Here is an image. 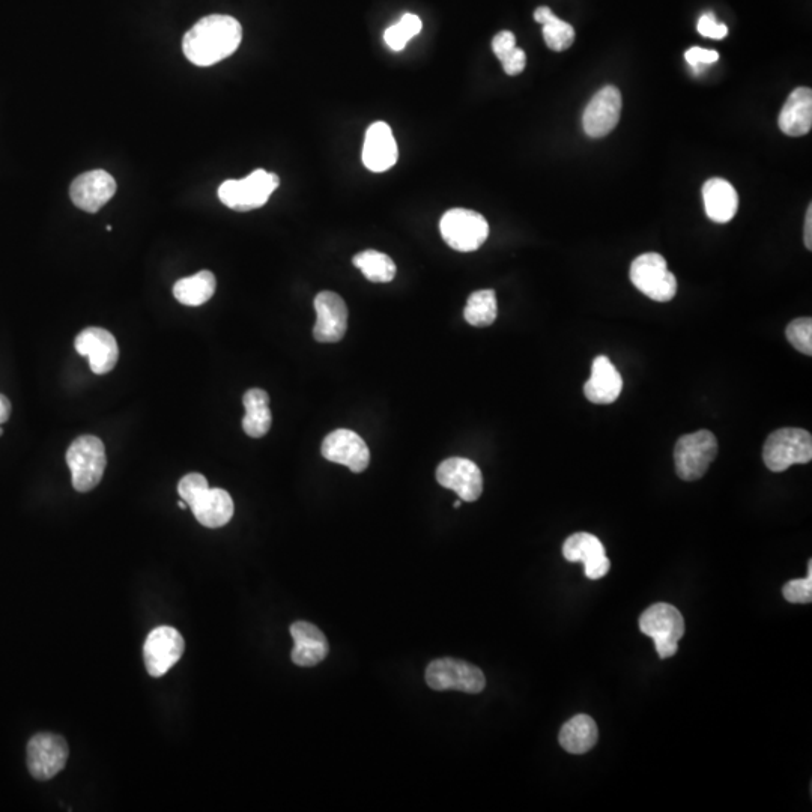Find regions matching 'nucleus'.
Wrapping results in <instances>:
<instances>
[{
	"mask_svg": "<svg viewBox=\"0 0 812 812\" xmlns=\"http://www.w3.org/2000/svg\"><path fill=\"white\" fill-rule=\"evenodd\" d=\"M631 280L650 300L667 303L677 294V279L659 253H644L631 265Z\"/></svg>",
	"mask_w": 812,
	"mask_h": 812,
	"instance_id": "0eeeda50",
	"label": "nucleus"
},
{
	"mask_svg": "<svg viewBox=\"0 0 812 812\" xmlns=\"http://www.w3.org/2000/svg\"><path fill=\"white\" fill-rule=\"evenodd\" d=\"M500 62L507 76H518V74H521L522 71L525 70L527 55H525L524 50L515 47V49H513L509 55L504 56Z\"/></svg>",
	"mask_w": 812,
	"mask_h": 812,
	"instance_id": "e433bc0d",
	"label": "nucleus"
},
{
	"mask_svg": "<svg viewBox=\"0 0 812 812\" xmlns=\"http://www.w3.org/2000/svg\"><path fill=\"white\" fill-rule=\"evenodd\" d=\"M622 390V375L609 358L605 355L594 358L590 379L584 385L585 397L596 405H609L619 399Z\"/></svg>",
	"mask_w": 812,
	"mask_h": 812,
	"instance_id": "aec40b11",
	"label": "nucleus"
},
{
	"mask_svg": "<svg viewBox=\"0 0 812 812\" xmlns=\"http://www.w3.org/2000/svg\"><path fill=\"white\" fill-rule=\"evenodd\" d=\"M563 557L570 563H584L585 575L590 579L603 578L611 569L605 546L590 533H576L566 539Z\"/></svg>",
	"mask_w": 812,
	"mask_h": 812,
	"instance_id": "a211bd4d",
	"label": "nucleus"
},
{
	"mask_svg": "<svg viewBox=\"0 0 812 812\" xmlns=\"http://www.w3.org/2000/svg\"><path fill=\"white\" fill-rule=\"evenodd\" d=\"M194 518L207 528L225 527L234 516V501L225 489L210 488L190 507Z\"/></svg>",
	"mask_w": 812,
	"mask_h": 812,
	"instance_id": "4be33fe9",
	"label": "nucleus"
},
{
	"mask_svg": "<svg viewBox=\"0 0 812 812\" xmlns=\"http://www.w3.org/2000/svg\"><path fill=\"white\" fill-rule=\"evenodd\" d=\"M516 46V37L515 34H512L510 31H503L500 34L495 35L494 40H492V50H494L495 56L498 59H503L504 56L509 55Z\"/></svg>",
	"mask_w": 812,
	"mask_h": 812,
	"instance_id": "4c0bfd02",
	"label": "nucleus"
},
{
	"mask_svg": "<svg viewBox=\"0 0 812 812\" xmlns=\"http://www.w3.org/2000/svg\"><path fill=\"white\" fill-rule=\"evenodd\" d=\"M116 181L104 170H91L74 179L70 188L74 205L85 213H98L115 196Z\"/></svg>",
	"mask_w": 812,
	"mask_h": 812,
	"instance_id": "dca6fc26",
	"label": "nucleus"
},
{
	"mask_svg": "<svg viewBox=\"0 0 812 812\" xmlns=\"http://www.w3.org/2000/svg\"><path fill=\"white\" fill-rule=\"evenodd\" d=\"M74 346L80 355L88 357L89 366L97 375H106L118 363V342L115 336L104 328H86L76 337Z\"/></svg>",
	"mask_w": 812,
	"mask_h": 812,
	"instance_id": "f3484780",
	"label": "nucleus"
},
{
	"mask_svg": "<svg viewBox=\"0 0 812 812\" xmlns=\"http://www.w3.org/2000/svg\"><path fill=\"white\" fill-rule=\"evenodd\" d=\"M534 20L543 26V38L546 46L554 52H564L575 41V29L569 23L558 19L548 7H539L534 11Z\"/></svg>",
	"mask_w": 812,
	"mask_h": 812,
	"instance_id": "cd10ccee",
	"label": "nucleus"
},
{
	"mask_svg": "<svg viewBox=\"0 0 812 812\" xmlns=\"http://www.w3.org/2000/svg\"><path fill=\"white\" fill-rule=\"evenodd\" d=\"M67 742L53 733L35 734L28 743V769L38 781L55 778L68 761Z\"/></svg>",
	"mask_w": 812,
	"mask_h": 812,
	"instance_id": "9d476101",
	"label": "nucleus"
},
{
	"mask_svg": "<svg viewBox=\"0 0 812 812\" xmlns=\"http://www.w3.org/2000/svg\"><path fill=\"white\" fill-rule=\"evenodd\" d=\"M787 602L811 603L812 600V561L808 564V576L802 579H793L782 588Z\"/></svg>",
	"mask_w": 812,
	"mask_h": 812,
	"instance_id": "473e14b6",
	"label": "nucleus"
},
{
	"mask_svg": "<svg viewBox=\"0 0 812 812\" xmlns=\"http://www.w3.org/2000/svg\"><path fill=\"white\" fill-rule=\"evenodd\" d=\"M640 629L655 641L659 658L668 659L679 649V641L685 635V620L676 606L661 602L644 611Z\"/></svg>",
	"mask_w": 812,
	"mask_h": 812,
	"instance_id": "20e7f679",
	"label": "nucleus"
},
{
	"mask_svg": "<svg viewBox=\"0 0 812 812\" xmlns=\"http://www.w3.org/2000/svg\"><path fill=\"white\" fill-rule=\"evenodd\" d=\"M216 286V277L211 271H199L194 276L178 280L173 285V295L185 306H202L213 298Z\"/></svg>",
	"mask_w": 812,
	"mask_h": 812,
	"instance_id": "bb28decb",
	"label": "nucleus"
},
{
	"mask_svg": "<svg viewBox=\"0 0 812 812\" xmlns=\"http://www.w3.org/2000/svg\"><path fill=\"white\" fill-rule=\"evenodd\" d=\"M788 342L791 346L802 352L805 355H812V319L799 318L794 319L788 324L785 330Z\"/></svg>",
	"mask_w": 812,
	"mask_h": 812,
	"instance_id": "2f4dec72",
	"label": "nucleus"
},
{
	"mask_svg": "<svg viewBox=\"0 0 812 812\" xmlns=\"http://www.w3.org/2000/svg\"><path fill=\"white\" fill-rule=\"evenodd\" d=\"M182 635L170 626L154 629L143 647L145 667L152 677H163L184 655Z\"/></svg>",
	"mask_w": 812,
	"mask_h": 812,
	"instance_id": "9b49d317",
	"label": "nucleus"
},
{
	"mask_svg": "<svg viewBox=\"0 0 812 812\" xmlns=\"http://www.w3.org/2000/svg\"><path fill=\"white\" fill-rule=\"evenodd\" d=\"M423 23L416 14H403L402 19L396 25L390 26L385 31L384 41L393 52H400L405 49L414 37L422 32Z\"/></svg>",
	"mask_w": 812,
	"mask_h": 812,
	"instance_id": "7c9ffc66",
	"label": "nucleus"
},
{
	"mask_svg": "<svg viewBox=\"0 0 812 812\" xmlns=\"http://www.w3.org/2000/svg\"><path fill=\"white\" fill-rule=\"evenodd\" d=\"M291 635L295 643L291 659L298 667H315L327 658L330 652L327 638L312 623H294L291 626Z\"/></svg>",
	"mask_w": 812,
	"mask_h": 812,
	"instance_id": "412c9836",
	"label": "nucleus"
},
{
	"mask_svg": "<svg viewBox=\"0 0 812 812\" xmlns=\"http://www.w3.org/2000/svg\"><path fill=\"white\" fill-rule=\"evenodd\" d=\"M399 151L396 139L387 122L370 125L364 137L363 163L375 173L387 172L396 164Z\"/></svg>",
	"mask_w": 812,
	"mask_h": 812,
	"instance_id": "6ab92c4d",
	"label": "nucleus"
},
{
	"mask_svg": "<svg viewBox=\"0 0 812 812\" xmlns=\"http://www.w3.org/2000/svg\"><path fill=\"white\" fill-rule=\"evenodd\" d=\"M437 480L443 488L456 492L467 503L479 500L483 492L482 471L470 459L450 458L441 462Z\"/></svg>",
	"mask_w": 812,
	"mask_h": 812,
	"instance_id": "4468645a",
	"label": "nucleus"
},
{
	"mask_svg": "<svg viewBox=\"0 0 812 812\" xmlns=\"http://www.w3.org/2000/svg\"><path fill=\"white\" fill-rule=\"evenodd\" d=\"M207 489H210L208 480L199 473L187 474V476L182 477L178 485L179 497H181L182 501H185L188 507L193 506L197 498Z\"/></svg>",
	"mask_w": 812,
	"mask_h": 812,
	"instance_id": "72a5a7b5",
	"label": "nucleus"
},
{
	"mask_svg": "<svg viewBox=\"0 0 812 812\" xmlns=\"http://www.w3.org/2000/svg\"><path fill=\"white\" fill-rule=\"evenodd\" d=\"M812 127V92L797 88L791 92L779 113V128L790 137L805 136Z\"/></svg>",
	"mask_w": 812,
	"mask_h": 812,
	"instance_id": "5701e85b",
	"label": "nucleus"
},
{
	"mask_svg": "<svg viewBox=\"0 0 812 812\" xmlns=\"http://www.w3.org/2000/svg\"><path fill=\"white\" fill-rule=\"evenodd\" d=\"M718 456V440L710 431H697L677 441L674 449L677 476L685 482L700 480Z\"/></svg>",
	"mask_w": 812,
	"mask_h": 812,
	"instance_id": "423d86ee",
	"label": "nucleus"
},
{
	"mask_svg": "<svg viewBox=\"0 0 812 812\" xmlns=\"http://www.w3.org/2000/svg\"><path fill=\"white\" fill-rule=\"evenodd\" d=\"M622 107V94L616 86L600 89L585 107L582 116L585 134L593 139L608 136L619 124Z\"/></svg>",
	"mask_w": 812,
	"mask_h": 812,
	"instance_id": "f8f14e48",
	"label": "nucleus"
},
{
	"mask_svg": "<svg viewBox=\"0 0 812 812\" xmlns=\"http://www.w3.org/2000/svg\"><path fill=\"white\" fill-rule=\"evenodd\" d=\"M2 435H4V431H2V428H0V437H2Z\"/></svg>",
	"mask_w": 812,
	"mask_h": 812,
	"instance_id": "79ce46f5",
	"label": "nucleus"
},
{
	"mask_svg": "<svg viewBox=\"0 0 812 812\" xmlns=\"http://www.w3.org/2000/svg\"><path fill=\"white\" fill-rule=\"evenodd\" d=\"M11 402L5 394H0V425L7 423L11 416Z\"/></svg>",
	"mask_w": 812,
	"mask_h": 812,
	"instance_id": "58836bf2",
	"label": "nucleus"
},
{
	"mask_svg": "<svg viewBox=\"0 0 812 812\" xmlns=\"http://www.w3.org/2000/svg\"><path fill=\"white\" fill-rule=\"evenodd\" d=\"M498 315L497 295L492 289L474 292L465 307V321L473 327H489Z\"/></svg>",
	"mask_w": 812,
	"mask_h": 812,
	"instance_id": "c756f323",
	"label": "nucleus"
},
{
	"mask_svg": "<svg viewBox=\"0 0 812 812\" xmlns=\"http://www.w3.org/2000/svg\"><path fill=\"white\" fill-rule=\"evenodd\" d=\"M599 739L596 722L588 715H576L561 727V748L569 754L581 755L591 751Z\"/></svg>",
	"mask_w": 812,
	"mask_h": 812,
	"instance_id": "393cba45",
	"label": "nucleus"
},
{
	"mask_svg": "<svg viewBox=\"0 0 812 812\" xmlns=\"http://www.w3.org/2000/svg\"><path fill=\"white\" fill-rule=\"evenodd\" d=\"M703 199L707 217L713 222L728 223L736 216L739 196L727 179H709L703 187Z\"/></svg>",
	"mask_w": 812,
	"mask_h": 812,
	"instance_id": "b1692460",
	"label": "nucleus"
},
{
	"mask_svg": "<svg viewBox=\"0 0 812 812\" xmlns=\"http://www.w3.org/2000/svg\"><path fill=\"white\" fill-rule=\"evenodd\" d=\"M763 459L773 473H782L793 465L808 464L812 459L811 434L805 429H778L767 437Z\"/></svg>",
	"mask_w": 812,
	"mask_h": 812,
	"instance_id": "39448f33",
	"label": "nucleus"
},
{
	"mask_svg": "<svg viewBox=\"0 0 812 812\" xmlns=\"http://www.w3.org/2000/svg\"><path fill=\"white\" fill-rule=\"evenodd\" d=\"M67 464L76 491L89 492L100 485L106 470V447L100 438L83 435L73 441L67 452Z\"/></svg>",
	"mask_w": 812,
	"mask_h": 812,
	"instance_id": "7ed1b4c3",
	"label": "nucleus"
},
{
	"mask_svg": "<svg viewBox=\"0 0 812 812\" xmlns=\"http://www.w3.org/2000/svg\"><path fill=\"white\" fill-rule=\"evenodd\" d=\"M352 262L370 282L388 283L396 277V264L385 253L364 250L355 255Z\"/></svg>",
	"mask_w": 812,
	"mask_h": 812,
	"instance_id": "c85d7f7f",
	"label": "nucleus"
},
{
	"mask_svg": "<svg viewBox=\"0 0 812 812\" xmlns=\"http://www.w3.org/2000/svg\"><path fill=\"white\" fill-rule=\"evenodd\" d=\"M443 240L458 252H476L489 237V225L482 214L465 208H453L440 222Z\"/></svg>",
	"mask_w": 812,
	"mask_h": 812,
	"instance_id": "6e6552de",
	"label": "nucleus"
},
{
	"mask_svg": "<svg viewBox=\"0 0 812 812\" xmlns=\"http://www.w3.org/2000/svg\"><path fill=\"white\" fill-rule=\"evenodd\" d=\"M459 507H461V501H456L455 509H459Z\"/></svg>",
	"mask_w": 812,
	"mask_h": 812,
	"instance_id": "a19ab883",
	"label": "nucleus"
},
{
	"mask_svg": "<svg viewBox=\"0 0 812 812\" xmlns=\"http://www.w3.org/2000/svg\"><path fill=\"white\" fill-rule=\"evenodd\" d=\"M811 226H812V207H811V205H809L808 213H806V219H805V246H806V249H808V250L812 249Z\"/></svg>",
	"mask_w": 812,
	"mask_h": 812,
	"instance_id": "ea45409f",
	"label": "nucleus"
},
{
	"mask_svg": "<svg viewBox=\"0 0 812 812\" xmlns=\"http://www.w3.org/2000/svg\"><path fill=\"white\" fill-rule=\"evenodd\" d=\"M686 62L691 65L695 73H700L704 65H712L719 61V53L716 50L701 49V47H692L685 53Z\"/></svg>",
	"mask_w": 812,
	"mask_h": 812,
	"instance_id": "f704fd0d",
	"label": "nucleus"
},
{
	"mask_svg": "<svg viewBox=\"0 0 812 812\" xmlns=\"http://www.w3.org/2000/svg\"><path fill=\"white\" fill-rule=\"evenodd\" d=\"M426 683L435 691H461L480 694L485 689V674L470 662L437 659L426 670Z\"/></svg>",
	"mask_w": 812,
	"mask_h": 812,
	"instance_id": "1a4fd4ad",
	"label": "nucleus"
},
{
	"mask_svg": "<svg viewBox=\"0 0 812 812\" xmlns=\"http://www.w3.org/2000/svg\"><path fill=\"white\" fill-rule=\"evenodd\" d=\"M697 29L703 37L712 38V40H722V38L727 37L728 34L727 26L716 22L713 14H704V16L698 20Z\"/></svg>",
	"mask_w": 812,
	"mask_h": 812,
	"instance_id": "c9c22d12",
	"label": "nucleus"
},
{
	"mask_svg": "<svg viewBox=\"0 0 812 812\" xmlns=\"http://www.w3.org/2000/svg\"><path fill=\"white\" fill-rule=\"evenodd\" d=\"M244 408L246 416L243 419V429L249 437L262 438L268 434L273 423L270 411V396L261 388H252L244 394Z\"/></svg>",
	"mask_w": 812,
	"mask_h": 812,
	"instance_id": "a878e982",
	"label": "nucleus"
},
{
	"mask_svg": "<svg viewBox=\"0 0 812 812\" xmlns=\"http://www.w3.org/2000/svg\"><path fill=\"white\" fill-rule=\"evenodd\" d=\"M279 185L280 179L276 173L258 169L247 178L223 182L219 188V197L223 205L231 210L246 213L264 207Z\"/></svg>",
	"mask_w": 812,
	"mask_h": 812,
	"instance_id": "f03ea898",
	"label": "nucleus"
},
{
	"mask_svg": "<svg viewBox=\"0 0 812 812\" xmlns=\"http://www.w3.org/2000/svg\"><path fill=\"white\" fill-rule=\"evenodd\" d=\"M243 40L240 22L231 16L203 17L182 40L185 58L197 67L219 64L237 52Z\"/></svg>",
	"mask_w": 812,
	"mask_h": 812,
	"instance_id": "f257e3e1",
	"label": "nucleus"
},
{
	"mask_svg": "<svg viewBox=\"0 0 812 812\" xmlns=\"http://www.w3.org/2000/svg\"><path fill=\"white\" fill-rule=\"evenodd\" d=\"M316 324L313 336L321 343H337L348 330V307L340 295L324 291L315 298Z\"/></svg>",
	"mask_w": 812,
	"mask_h": 812,
	"instance_id": "2eb2a0df",
	"label": "nucleus"
},
{
	"mask_svg": "<svg viewBox=\"0 0 812 812\" xmlns=\"http://www.w3.org/2000/svg\"><path fill=\"white\" fill-rule=\"evenodd\" d=\"M321 453L327 461L348 467L352 473H363L369 467V447L360 435L349 429H337L327 435Z\"/></svg>",
	"mask_w": 812,
	"mask_h": 812,
	"instance_id": "ddd939ff",
	"label": "nucleus"
}]
</instances>
